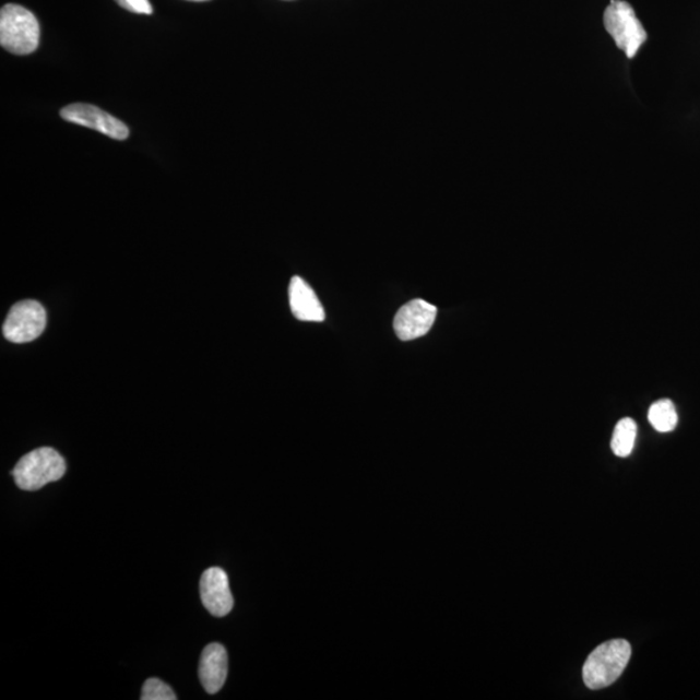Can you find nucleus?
I'll list each match as a JSON object with an SVG mask.
<instances>
[{"mask_svg": "<svg viewBox=\"0 0 700 700\" xmlns=\"http://www.w3.org/2000/svg\"><path fill=\"white\" fill-rule=\"evenodd\" d=\"M603 23L616 46L629 59L636 57L648 39V33L643 29L641 21L637 19L632 5L622 0H612L603 16Z\"/></svg>", "mask_w": 700, "mask_h": 700, "instance_id": "nucleus-4", "label": "nucleus"}, {"mask_svg": "<svg viewBox=\"0 0 700 700\" xmlns=\"http://www.w3.org/2000/svg\"><path fill=\"white\" fill-rule=\"evenodd\" d=\"M637 436V425L633 419L624 418L615 427L612 447L614 453L626 459L633 452Z\"/></svg>", "mask_w": 700, "mask_h": 700, "instance_id": "nucleus-12", "label": "nucleus"}, {"mask_svg": "<svg viewBox=\"0 0 700 700\" xmlns=\"http://www.w3.org/2000/svg\"><path fill=\"white\" fill-rule=\"evenodd\" d=\"M438 316V308L422 299L407 302L394 317L393 329L402 342H411L428 334Z\"/></svg>", "mask_w": 700, "mask_h": 700, "instance_id": "nucleus-7", "label": "nucleus"}, {"mask_svg": "<svg viewBox=\"0 0 700 700\" xmlns=\"http://www.w3.org/2000/svg\"><path fill=\"white\" fill-rule=\"evenodd\" d=\"M66 471L67 463L57 450L39 448L25 454L13 468L12 475L20 489L33 491L60 480Z\"/></svg>", "mask_w": 700, "mask_h": 700, "instance_id": "nucleus-3", "label": "nucleus"}, {"mask_svg": "<svg viewBox=\"0 0 700 700\" xmlns=\"http://www.w3.org/2000/svg\"><path fill=\"white\" fill-rule=\"evenodd\" d=\"M190 2H207V0H190Z\"/></svg>", "mask_w": 700, "mask_h": 700, "instance_id": "nucleus-15", "label": "nucleus"}, {"mask_svg": "<svg viewBox=\"0 0 700 700\" xmlns=\"http://www.w3.org/2000/svg\"><path fill=\"white\" fill-rule=\"evenodd\" d=\"M60 116L62 120L99 131L116 141H124L129 137L127 124L92 104H71L61 109Z\"/></svg>", "mask_w": 700, "mask_h": 700, "instance_id": "nucleus-6", "label": "nucleus"}, {"mask_svg": "<svg viewBox=\"0 0 700 700\" xmlns=\"http://www.w3.org/2000/svg\"><path fill=\"white\" fill-rule=\"evenodd\" d=\"M200 597L204 607L216 618L232 613L234 598L227 573L218 567L207 568L200 579Z\"/></svg>", "mask_w": 700, "mask_h": 700, "instance_id": "nucleus-8", "label": "nucleus"}, {"mask_svg": "<svg viewBox=\"0 0 700 700\" xmlns=\"http://www.w3.org/2000/svg\"><path fill=\"white\" fill-rule=\"evenodd\" d=\"M649 422L657 432L674 431L678 423V415L674 402L664 399L650 406Z\"/></svg>", "mask_w": 700, "mask_h": 700, "instance_id": "nucleus-11", "label": "nucleus"}, {"mask_svg": "<svg viewBox=\"0 0 700 700\" xmlns=\"http://www.w3.org/2000/svg\"><path fill=\"white\" fill-rule=\"evenodd\" d=\"M116 3L137 15H151L154 12L150 0H116Z\"/></svg>", "mask_w": 700, "mask_h": 700, "instance_id": "nucleus-14", "label": "nucleus"}, {"mask_svg": "<svg viewBox=\"0 0 700 700\" xmlns=\"http://www.w3.org/2000/svg\"><path fill=\"white\" fill-rule=\"evenodd\" d=\"M289 305L294 316L304 322H323L324 309L313 288L300 276L289 283Z\"/></svg>", "mask_w": 700, "mask_h": 700, "instance_id": "nucleus-10", "label": "nucleus"}, {"mask_svg": "<svg viewBox=\"0 0 700 700\" xmlns=\"http://www.w3.org/2000/svg\"><path fill=\"white\" fill-rule=\"evenodd\" d=\"M632 655L626 640H613L595 649L584 664L582 676L589 689L600 690L613 685L621 676Z\"/></svg>", "mask_w": 700, "mask_h": 700, "instance_id": "nucleus-1", "label": "nucleus"}, {"mask_svg": "<svg viewBox=\"0 0 700 700\" xmlns=\"http://www.w3.org/2000/svg\"><path fill=\"white\" fill-rule=\"evenodd\" d=\"M39 24L29 10L19 4H5L0 11V45L4 50L24 57L37 50Z\"/></svg>", "mask_w": 700, "mask_h": 700, "instance_id": "nucleus-2", "label": "nucleus"}, {"mask_svg": "<svg viewBox=\"0 0 700 700\" xmlns=\"http://www.w3.org/2000/svg\"><path fill=\"white\" fill-rule=\"evenodd\" d=\"M228 669L227 651L221 643H211L203 650L199 664V677L207 695H216L226 683Z\"/></svg>", "mask_w": 700, "mask_h": 700, "instance_id": "nucleus-9", "label": "nucleus"}, {"mask_svg": "<svg viewBox=\"0 0 700 700\" xmlns=\"http://www.w3.org/2000/svg\"><path fill=\"white\" fill-rule=\"evenodd\" d=\"M142 700H176V692L171 690L168 684L158 680V678H150L145 681L142 689Z\"/></svg>", "mask_w": 700, "mask_h": 700, "instance_id": "nucleus-13", "label": "nucleus"}, {"mask_svg": "<svg viewBox=\"0 0 700 700\" xmlns=\"http://www.w3.org/2000/svg\"><path fill=\"white\" fill-rule=\"evenodd\" d=\"M46 324V310L38 301H20L13 305L5 318L3 335L11 343H31L41 335Z\"/></svg>", "mask_w": 700, "mask_h": 700, "instance_id": "nucleus-5", "label": "nucleus"}]
</instances>
